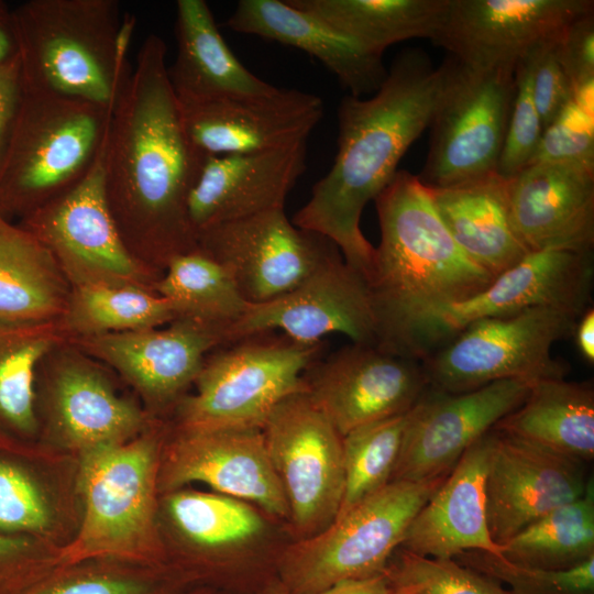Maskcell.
<instances>
[{"mask_svg":"<svg viewBox=\"0 0 594 594\" xmlns=\"http://www.w3.org/2000/svg\"><path fill=\"white\" fill-rule=\"evenodd\" d=\"M495 429L581 462L594 457V391L588 383L546 378Z\"/></svg>","mask_w":594,"mask_h":594,"instance_id":"cell-32","label":"cell"},{"mask_svg":"<svg viewBox=\"0 0 594 594\" xmlns=\"http://www.w3.org/2000/svg\"><path fill=\"white\" fill-rule=\"evenodd\" d=\"M112 113L84 101L24 90L0 164L3 216L23 219L81 182L106 144Z\"/></svg>","mask_w":594,"mask_h":594,"instance_id":"cell-5","label":"cell"},{"mask_svg":"<svg viewBox=\"0 0 594 594\" xmlns=\"http://www.w3.org/2000/svg\"><path fill=\"white\" fill-rule=\"evenodd\" d=\"M197 250L226 271L249 304H263L296 288L339 249L296 227L279 208L202 230Z\"/></svg>","mask_w":594,"mask_h":594,"instance_id":"cell-13","label":"cell"},{"mask_svg":"<svg viewBox=\"0 0 594 594\" xmlns=\"http://www.w3.org/2000/svg\"><path fill=\"white\" fill-rule=\"evenodd\" d=\"M167 46L150 34L111 117L107 200L130 250L160 275L197 250L187 199L205 155L190 143L167 75Z\"/></svg>","mask_w":594,"mask_h":594,"instance_id":"cell-1","label":"cell"},{"mask_svg":"<svg viewBox=\"0 0 594 594\" xmlns=\"http://www.w3.org/2000/svg\"><path fill=\"white\" fill-rule=\"evenodd\" d=\"M50 521L47 501L32 473L0 453V534H37Z\"/></svg>","mask_w":594,"mask_h":594,"instance_id":"cell-41","label":"cell"},{"mask_svg":"<svg viewBox=\"0 0 594 594\" xmlns=\"http://www.w3.org/2000/svg\"><path fill=\"white\" fill-rule=\"evenodd\" d=\"M485 477L487 528L502 546L552 509L581 497L588 484L581 461L492 429Z\"/></svg>","mask_w":594,"mask_h":594,"instance_id":"cell-20","label":"cell"},{"mask_svg":"<svg viewBox=\"0 0 594 594\" xmlns=\"http://www.w3.org/2000/svg\"><path fill=\"white\" fill-rule=\"evenodd\" d=\"M144 584L130 579L88 576L62 582L50 587L26 590L22 594H146Z\"/></svg>","mask_w":594,"mask_h":594,"instance_id":"cell-48","label":"cell"},{"mask_svg":"<svg viewBox=\"0 0 594 594\" xmlns=\"http://www.w3.org/2000/svg\"><path fill=\"white\" fill-rule=\"evenodd\" d=\"M556 42L544 43L529 52L532 98L543 130L573 97L571 81L556 54Z\"/></svg>","mask_w":594,"mask_h":594,"instance_id":"cell-44","label":"cell"},{"mask_svg":"<svg viewBox=\"0 0 594 594\" xmlns=\"http://www.w3.org/2000/svg\"><path fill=\"white\" fill-rule=\"evenodd\" d=\"M193 482L287 524V501L262 429L177 430L160 461L157 486L172 492Z\"/></svg>","mask_w":594,"mask_h":594,"instance_id":"cell-19","label":"cell"},{"mask_svg":"<svg viewBox=\"0 0 594 594\" xmlns=\"http://www.w3.org/2000/svg\"><path fill=\"white\" fill-rule=\"evenodd\" d=\"M452 61L433 67L421 50L396 56L370 98L345 96L338 109V151L329 172L312 187L292 222L328 238L344 261L367 277L375 248L360 227L363 209L397 173L409 146L432 121Z\"/></svg>","mask_w":594,"mask_h":594,"instance_id":"cell-2","label":"cell"},{"mask_svg":"<svg viewBox=\"0 0 594 594\" xmlns=\"http://www.w3.org/2000/svg\"><path fill=\"white\" fill-rule=\"evenodd\" d=\"M573 333L581 355L594 363V309L588 307L578 319Z\"/></svg>","mask_w":594,"mask_h":594,"instance_id":"cell-51","label":"cell"},{"mask_svg":"<svg viewBox=\"0 0 594 594\" xmlns=\"http://www.w3.org/2000/svg\"><path fill=\"white\" fill-rule=\"evenodd\" d=\"M32 541L20 535L0 534V594H22Z\"/></svg>","mask_w":594,"mask_h":594,"instance_id":"cell-47","label":"cell"},{"mask_svg":"<svg viewBox=\"0 0 594 594\" xmlns=\"http://www.w3.org/2000/svg\"><path fill=\"white\" fill-rule=\"evenodd\" d=\"M514 227L529 252L592 251L594 168L536 162L508 178Z\"/></svg>","mask_w":594,"mask_h":594,"instance_id":"cell-24","label":"cell"},{"mask_svg":"<svg viewBox=\"0 0 594 594\" xmlns=\"http://www.w3.org/2000/svg\"><path fill=\"white\" fill-rule=\"evenodd\" d=\"M408 417L409 410L342 437L344 485L337 518L392 481Z\"/></svg>","mask_w":594,"mask_h":594,"instance_id":"cell-38","label":"cell"},{"mask_svg":"<svg viewBox=\"0 0 594 594\" xmlns=\"http://www.w3.org/2000/svg\"><path fill=\"white\" fill-rule=\"evenodd\" d=\"M70 292L48 249L0 216V327L58 322Z\"/></svg>","mask_w":594,"mask_h":594,"instance_id":"cell-31","label":"cell"},{"mask_svg":"<svg viewBox=\"0 0 594 594\" xmlns=\"http://www.w3.org/2000/svg\"><path fill=\"white\" fill-rule=\"evenodd\" d=\"M24 90L113 112L132 69L134 20L116 0H29L12 10Z\"/></svg>","mask_w":594,"mask_h":594,"instance_id":"cell-4","label":"cell"},{"mask_svg":"<svg viewBox=\"0 0 594 594\" xmlns=\"http://www.w3.org/2000/svg\"><path fill=\"white\" fill-rule=\"evenodd\" d=\"M58 322L0 327V441H20L37 427L36 374L62 340Z\"/></svg>","mask_w":594,"mask_h":594,"instance_id":"cell-34","label":"cell"},{"mask_svg":"<svg viewBox=\"0 0 594 594\" xmlns=\"http://www.w3.org/2000/svg\"><path fill=\"white\" fill-rule=\"evenodd\" d=\"M274 331L301 343L342 333L352 343L377 346V320L366 278L336 250L293 290L263 304H250L224 330L223 344Z\"/></svg>","mask_w":594,"mask_h":594,"instance_id":"cell-14","label":"cell"},{"mask_svg":"<svg viewBox=\"0 0 594 594\" xmlns=\"http://www.w3.org/2000/svg\"><path fill=\"white\" fill-rule=\"evenodd\" d=\"M510 562L565 570L594 557V483L584 494L535 520L501 546Z\"/></svg>","mask_w":594,"mask_h":594,"instance_id":"cell-36","label":"cell"},{"mask_svg":"<svg viewBox=\"0 0 594 594\" xmlns=\"http://www.w3.org/2000/svg\"><path fill=\"white\" fill-rule=\"evenodd\" d=\"M19 55L12 10L0 0V65Z\"/></svg>","mask_w":594,"mask_h":594,"instance_id":"cell-50","label":"cell"},{"mask_svg":"<svg viewBox=\"0 0 594 594\" xmlns=\"http://www.w3.org/2000/svg\"><path fill=\"white\" fill-rule=\"evenodd\" d=\"M177 318H188L224 330L249 307L226 271L198 250L179 254L154 284Z\"/></svg>","mask_w":594,"mask_h":594,"instance_id":"cell-37","label":"cell"},{"mask_svg":"<svg viewBox=\"0 0 594 594\" xmlns=\"http://www.w3.org/2000/svg\"><path fill=\"white\" fill-rule=\"evenodd\" d=\"M160 461L154 436L84 453L85 515L63 552L66 561L144 553L160 546L154 499Z\"/></svg>","mask_w":594,"mask_h":594,"instance_id":"cell-9","label":"cell"},{"mask_svg":"<svg viewBox=\"0 0 594 594\" xmlns=\"http://www.w3.org/2000/svg\"><path fill=\"white\" fill-rule=\"evenodd\" d=\"M393 594H395V593H393Z\"/></svg>","mask_w":594,"mask_h":594,"instance_id":"cell-53","label":"cell"},{"mask_svg":"<svg viewBox=\"0 0 594 594\" xmlns=\"http://www.w3.org/2000/svg\"><path fill=\"white\" fill-rule=\"evenodd\" d=\"M54 350L51 402L61 436L82 453L130 441L144 426L140 409L119 397L82 355Z\"/></svg>","mask_w":594,"mask_h":594,"instance_id":"cell-27","label":"cell"},{"mask_svg":"<svg viewBox=\"0 0 594 594\" xmlns=\"http://www.w3.org/2000/svg\"><path fill=\"white\" fill-rule=\"evenodd\" d=\"M592 251L548 249L529 252L475 296L441 309L419 345L422 361L474 320L553 307L581 316L591 302Z\"/></svg>","mask_w":594,"mask_h":594,"instance_id":"cell-16","label":"cell"},{"mask_svg":"<svg viewBox=\"0 0 594 594\" xmlns=\"http://www.w3.org/2000/svg\"><path fill=\"white\" fill-rule=\"evenodd\" d=\"M543 127L531 89L529 53L515 67V97L496 172L512 178L529 165L539 146Z\"/></svg>","mask_w":594,"mask_h":594,"instance_id":"cell-42","label":"cell"},{"mask_svg":"<svg viewBox=\"0 0 594 594\" xmlns=\"http://www.w3.org/2000/svg\"><path fill=\"white\" fill-rule=\"evenodd\" d=\"M428 188L455 243L494 278L529 253L512 220L508 178L493 172L459 184Z\"/></svg>","mask_w":594,"mask_h":594,"instance_id":"cell-29","label":"cell"},{"mask_svg":"<svg viewBox=\"0 0 594 594\" xmlns=\"http://www.w3.org/2000/svg\"><path fill=\"white\" fill-rule=\"evenodd\" d=\"M385 573L395 594H508L493 579L454 559H435L403 550Z\"/></svg>","mask_w":594,"mask_h":594,"instance_id":"cell-40","label":"cell"},{"mask_svg":"<svg viewBox=\"0 0 594 594\" xmlns=\"http://www.w3.org/2000/svg\"><path fill=\"white\" fill-rule=\"evenodd\" d=\"M270 594H290L282 584ZM316 594H393L386 573L341 582Z\"/></svg>","mask_w":594,"mask_h":594,"instance_id":"cell-49","label":"cell"},{"mask_svg":"<svg viewBox=\"0 0 594 594\" xmlns=\"http://www.w3.org/2000/svg\"><path fill=\"white\" fill-rule=\"evenodd\" d=\"M307 142L242 154L205 155L187 199L196 238L210 227L284 208L306 170Z\"/></svg>","mask_w":594,"mask_h":594,"instance_id":"cell-23","label":"cell"},{"mask_svg":"<svg viewBox=\"0 0 594 594\" xmlns=\"http://www.w3.org/2000/svg\"><path fill=\"white\" fill-rule=\"evenodd\" d=\"M459 563L508 586V594H594V557L565 570H546L517 564L502 554L466 551Z\"/></svg>","mask_w":594,"mask_h":594,"instance_id":"cell-39","label":"cell"},{"mask_svg":"<svg viewBox=\"0 0 594 594\" xmlns=\"http://www.w3.org/2000/svg\"><path fill=\"white\" fill-rule=\"evenodd\" d=\"M530 384L504 380L459 394L429 387L409 410L392 481L446 476L473 443L524 403Z\"/></svg>","mask_w":594,"mask_h":594,"instance_id":"cell-18","label":"cell"},{"mask_svg":"<svg viewBox=\"0 0 594 594\" xmlns=\"http://www.w3.org/2000/svg\"><path fill=\"white\" fill-rule=\"evenodd\" d=\"M226 25L234 32L308 53L336 75L353 97L375 94L387 76L383 55L287 0H241Z\"/></svg>","mask_w":594,"mask_h":594,"instance_id":"cell-26","label":"cell"},{"mask_svg":"<svg viewBox=\"0 0 594 594\" xmlns=\"http://www.w3.org/2000/svg\"><path fill=\"white\" fill-rule=\"evenodd\" d=\"M580 317L534 307L474 320L421 361L429 387L459 394L504 380L564 378L569 366L551 346L573 333Z\"/></svg>","mask_w":594,"mask_h":594,"instance_id":"cell-8","label":"cell"},{"mask_svg":"<svg viewBox=\"0 0 594 594\" xmlns=\"http://www.w3.org/2000/svg\"><path fill=\"white\" fill-rule=\"evenodd\" d=\"M179 108L186 134L202 155L264 152L307 142L323 116L318 96L280 88L265 96L221 98Z\"/></svg>","mask_w":594,"mask_h":594,"instance_id":"cell-21","label":"cell"},{"mask_svg":"<svg viewBox=\"0 0 594 594\" xmlns=\"http://www.w3.org/2000/svg\"><path fill=\"white\" fill-rule=\"evenodd\" d=\"M106 148L107 141L81 182L23 218L20 226L48 249L72 287L131 284L154 289L161 275L130 250L110 210Z\"/></svg>","mask_w":594,"mask_h":594,"instance_id":"cell-11","label":"cell"},{"mask_svg":"<svg viewBox=\"0 0 594 594\" xmlns=\"http://www.w3.org/2000/svg\"><path fill=\"white\" fill-rule=\"evenodd\" d=\"M446 476L392 481L319 534L289 541L276 559L280 584L290 594H316L384 573L413 519Z\"/></svg>","mask_w":594,"mask_h":594,"instance_id":"cell-7","label":"cell"},{"mask_svg":"<svg viewBox=\"0 0 594 594\" xmlns=\"http://www.w3.org/2000/svg\"><path fill=\"white\" fill-rule=\"evenodd\" d=\"M165 509L188 546L233 565L279 554L284 548L279 549L276 519L235 497L176 490L166 495Z\"/></svg>","mask_w":594,"mask_h":594,"instance_id":"cell-30","label":"cell"},{"mask_svg":"<svg viewBox=\"0 0 594 594\" xmlns=\"http://www.w3.org/2000/svg\"><path fill=\"white\" fill-rule=\"evenodd\" d=\"M266 450L283 487L292 540L329 527L340 509L342 437L306 391L282 400L262 427Z\"/></svg>","mask_w":594,"mask_h":594,"instance_id":"cell-12","label":"cell"},{"mask_svg":"<svg viewBox=\"0 0 594 594\" xmlns=\"http://www.w3.org/2000/svg\"><path fill=\"white\" fill-rule=\"evenodd\" d=\"M0 216H3L2 210H1V207H0ZM3 217H4V216H3Z\"/></svg>","mask_w":594,"mask_h":594,"instance_id":"cell-52","label":"cell"},{"mask_svg":"<svg viewBox=\"0 0 594 594\" xmlns=\"http://www.w3.org/2000/svg\"><path fill=\"white\" fill-rule=\"evenodd\" d=\"M451 57V56H450ZM419 180L437 188L496 172L515 97V68H477L451 57Z\"/></svg>","mask_w":594,"mask_h":594,"instance_id":"cell-10","label":"cell"},{"mask_svg":"<svg viewBox=\"0 0 594 594\" xmlns=\"http://www.w3.org/2000/svg\"><path fill=\"white\" fill-rule=\"evenodd\" d=\"M323 349V341L274 332L219 345L206 356L196 392L177 403V430L262 429L282 400L307 391L304 374Z\"/></svg>","mask_w":594,"mask_h":594,"instance_id":"cell-6","label":"cell"},{"mask_svg":"<svg viewBox=\"0 0 594 594\" xmlns=\"http://www.w3.org/2000/svg\"><path fill=\"white\" fill-rule=\"evenodd\" d=\"M554 48L573 91L594 82V11L573 21Z\"/></svg>","mask_w":594,"mask_h":594,"instance_id":"cell-45","label":"cell"},{"mask_svg":"<svg viewBox=\"0 0 594 594\" xmlns=\"http://www.w3.org/2000/svg\"><path fill=\"white\" fill-rule=\"evenodd\" d=\"M175 35L177 54L167 75L179 106L265 96L278 89L256 77L232 53L206 1L176 2Z\"/></svg>","mask_w":594,"mask_h":594,"instance_id":"cell-28","label":"cell"},{"mask_svg":"<svg viewBox=\"0 0 594 594\" xmlns=\"http://www.w3.org/2000/svg\"><path fill=\"white\" fill-rule=\"evenodd\" d=\"M307 394L341 437L405 414L429 388L421 361L351 343L305 372Z\"/></svg>","mask_w":594,"mask_h":594,"instance_id":"cell-15","label":"cell"},{"mask_svg":"<svg viewBox=\"0 0 594 594\" xmlns=\"http://www.w3.org/2000/svg\"><path fill=\"white\" fill-rule=\"evenodd\" d=\"M536 162H561L594 168V112L571 99L543 130L531 163Z\"/></svg>","mask_w":594,"mask_h":594,"instance_id":"cell-43","label":"cell"},{"mask_svg":"<svg viewBox=\"0 0 594 594\" xmlns=\"http://www.w3.org/2000/svg\"><path fill=\"white\" fill-rule=\"evenodd\" d=\"M338 31L383 55L392 44L432 41L449 0H287Z\"/></svg>","mask_w":594,"mask_h":594,"instance_id":"cell-33","label":"cell"},{"mask_svg":"<svg viewBox=\"0 0 594 594\" xmlns=\"http://www.w3.org/2000/svg\"><path fill=\"white\" fill-rule=\"evenodd\" d=\"M493 432L460 458L409 525L402 549L421 557L454 559L466 551L501 554L487 528L485 477Z\"/></svg>","mask_w":594,"mask_h":594,"instance_id":"cell-25","label":"cell"},{"mask_svg":"<svg viewBox=\"0 0 594 594\" xmlns=\"http://www.w3.org/2000/svg\"><path fill=\"white\" fill-rule=\"evenodd\" d=\"M23 97L24 85L18 55L0 65V164L11 138Z\"/></svg>","mask_w":594,"mask_h":594,"instance_id":"cell-46","label":"cell"},{"mask_svg":"<svg viewBox=\"0 0 594 594\" xmlns=\"http://www.w3.org/2000/svg\"><path fill=\"white\" fill-rule=\"evenodd\" d=\"M81 348L117 369L154 405L178 403L208 353L223 344L219 327L177 318L164 329L80 338Z\"/></svg>","mask_w":594,"mask_h":594,"instance_id":"cell-22","label":"cell"},{"mask_svg":"<svg viewBox=\"0 0 594 594\" xmlns=\"http://www.w3.org/2000/svg\"><path fill=\"white\" fill-rule=\"evenodd\" d=\"M374 201L381 242L366 280L377 348L418 360L432 318L484 290L494 277L455 243L417 175L397 170Z\"/></svg>","mask_w":594,"mask_h":594,"instance_id":"cell-3","label":"cell"},{"mask_svg":"<svg viewBox=\"0 0 594 594\" xmlns=\"http://www.w3.org/2000/svg\"><path fill=\"white\" fill-rule=\"evenodd\" d=\"M177 316L170 302L153 288L131 284H89L72 287L62 331L80 338L158 328Z\"/></svg>","mask_w":594,"mask_h":594,"instance_id":"cell-35","label":"cell"},{"mask_svg":"<svg viewBox=\"0 0 594 594\" xmlns=\"http://www.w3.org/2000/svg\"><path fill=\"white\" fill-rule=\"evenodd\" d=\"M591 11L592 0H449L432 41L464 65L515 68Z\"/></svg>","mask_w":594,"mask_h":594,"instance_id":"cell-17","label":"cell"}]
</instances>
